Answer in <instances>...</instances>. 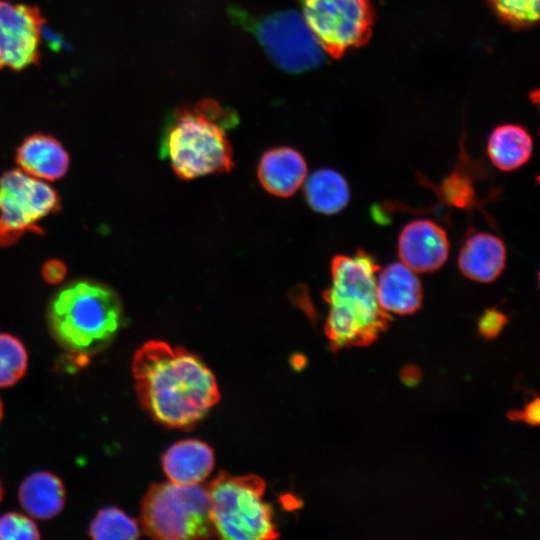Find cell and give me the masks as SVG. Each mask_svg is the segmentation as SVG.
I'll return each mask as SVG.
<instances>
[{"mask_svg": "<svg viewBox=\"0 0 540 540\" xmlns=\"http://www.w3.org/2000/svg\"><path fill=\"white\" fill-rule=\"evenodd\" d=\"M131 366L141 407L166 427H192L219 401L211 370L183 348L147 341L134 353Z\"/></svg>", "mask_w": 540, "mask_h": 540, "instance_id": "6da1fadb", "label": "cell"}, {"mask_svg": "<svg viewBox=\"0 0 540 540\" xmlns=\"http://www.w3.org/2000/svg\"><path fill=\"white\" fill-rule=\"evenodd\" d=\"M378 270L364 250L332 259V284L323 298L329 304L324 329L333 349L369 345L388 328L391 317L376 295Z\"/></svg>", "mask_w": 540, "mask_h": 540, "instance_id": "7a4b0ae2", "label": "cell"}, {"mask_svg": "<svg viewBox=\"0 0 540 540\" xmlns=\"http://www.w3.org/2000/svg\"><path fill=\"white\" fill-rule=\"evenodd\" d=\"M236 123L235 112L214 100L177 108L165 124L161 156L181 179L227 172L234 163L226 131Z\"/></svg>", "mask_w": 540, "mask_h": 540, "instance_id": "3957f363", "label": "cell"}, {"mask_svg": "<svg viewBox=\"0 0 540 540\" xmlns=\"http://www.w3.org/2000/svg\"><path fill=\"white\" fill-rule=\"evenodd\" d=\"M47 322L62 348L86 357L103 350L116 336L123 323L121 301L104 284L87 279L73 281L51 299Z\"/></svg>", "mask_w": 540, "mask_h": 540, "instance_id": "277c9868", "label": "cell"}, {"mask_svg": "<svg viewBox=\"0 0 540 540\" xmlns=\"http://www.w3.org/2000/svg\"><path fill=\"white\" fill-rule=\"evenodd\" d=\"M266 485L256 475L220 473L208 486L214 535L229 540H263L279 536Z\"/></svg>", "mask_w": 540, "mask_h": 540, "instance_id": "5b68a950", "label": "cell"}, {"mask_svg": "<svg viewBox=\"0 0 540 540\" xmlns=\"http://www.w3.org/2000/svg\"><path fill=\"white\" fill-rule=\"evenodd\" d=\"M142 530L151 538L203 539L214 536L207 486L152 484L140 504Z\"/></svg>", "mask_w": 540, "mask_h": 540, "instance_id": "8992f818", "label": "cell"}, {"mask_svg": "<svg viewBox=\"0 0 540 540\" xmlns=\"http://www.w3.org/2000/svg\"><path fill=\"white\" fill-rule=\"evenodd\" d=\"M228 14L234 23L258 40L269 58L282 70L299 74L323 63L322 48L296 11L254 16L237 6H230Z\"/></svg>", "mask_w": 540, "mask_h": 540, "instance_id": "52a82bcc", "label": "cell"}, {"mask_svg": "<svg viewBox=\"0 0 540 540\" xmlns=\"http://www.w3.org/2000/svg\"><path fill=\"white\" fill-rule=\"evenodd\" d=\"M295 1L322 50L335 59L371 38L375 21L371 0Z\"/></svg>", "mask_w": 540, "mask_h": 540, "instance_id": "ba28073f", "label": "cell"}, {"mask_svg": "<svg viewBox=\"0 0 540 540\" xmlns=\"http://www.w3.org/2000/svg\"><path fill=\"white\" fill-rule=\"evenodd\" d=\"M56 190L21 169L4 172L0 177V247L15 244L26 233L43 234L38 224L59 211Z\"/></svg>", "mask_w": 540, "mask_h": 540, "instance_id": "9c48e42d", "label": "cell"}, {"mask_svg": "<svg viewBox=\"0 0 540 540\" xmlns=\"http://www.w3.org/2000/svg\"><path fill=\"white\" fill-rule=\"evenodd\" d=\"M44 23L37 6L0 0V70L21 71L38 64Z\"/></svg>", "mask_w": 540, "mask_h": 540, "instance_id": "30bf717a", "label": "cell"}, {"mask_svg": "<svg viewBox=\"0 0 540 540\" xmlns=\"http://www.w3.org/2000/svg\"><path fill=\"white\" fill-rule=\"evenodd\" d=\"M448 253L446 231L431 220H413L399 234L398 255L402 263L416 273L439 269L446 262Z\"/></svg>", "mask_w": 540, "mask_h": 540, "instance_id": "8fae6325", "label": "cell"}, {"mask_svg": "<svg viewBox=\"0 0 540 540\" xmlns=\"http://www.w3.org/2000/svg\"><path fill=\"white\" fill-rule=\"evenodd\" d=\"M376 295L384 311L407 315L421 307L423 289L416 272L402 262H393L376 277Z\"/></svg>", "mask_w": 540, "mask_h": 540, "instance_id": "7c38bea8", "label": "cell"}, {"mask_svg": "<svg viewBox=\"0 0 540 540\" xmlns=\"http://www.w3.org/2000/svg\"><path fill=\"white\" fill-rule=\"evenodd\" d=\"M15 160L26 174L40 180L61 179L69 168V155L52 135L34 133L27 136L16 150Z\"/></svg>", "mask_w": 540, "mask_h": 540, "instance_id": "4fadbf2b", "label": "cell"}, {"mask_svg": "<svg viewBox=\"0 0 540 540\" xmlns=\"http://www.w3.org/2000/svg\"><path fill=\"white\" fill-rule=\"evenodd\" d=\"M506 255V247L500 238L480 232L464 242L459 252L458 266L467 278L479 283H490L502 273Z\"/></svg>", "mask_w": 540, "mask_h": 540, "instance_id": "5bb4252c", "label": "cell"}, {"mask_svg": "<svg viewBox=\"0 0 540 540\" xmlns=\"http://www.w3.org/2000/svg\"><path fill=\"white\" fill-rule=\"evenodd\" d=\"M307 165L303 156L289 147H279L265 152L258 166L261 185L279 197L293 195L303 184Z\"/></svg>", "mask_w": 540, "mask_h": 540, "instance_id": "9a60e30c", "label": "cell"}, {"mask_svg": "<svg viewBox=\"0 0 540 540\" xmlns=\"http://www.w3.org/2000/svg\"><path fill=\"white\" fill-rule=\"evenodd\" d=\"M162 466L171 482L200 484L213 469L214 452L202 441L182 440L168 448L163 455Z\"/></svg>", "mask_w": 540, "mask_h": 540, "instance_id": "2e32d148", "label": "cell"}, {"mask_svg": "<svg viewBox=\"0 0 540 540\" xmlns=\"http://www.w3.org/2000/svg\"><path fill=\"white\" fill-rule=\"evenodd\" d=\"M18 501L32 518L49 520L59 515L66 501L62 480L49 471H37L28 475L19 485Z\"/></svg>", "mask_w": 540, "mask_h": 540, "instance_id": "e0dca14e", "label": "cell"}, {"mask_svg": "<svg viewBox=\"0 0 540 540\" xmlns=\"http://www.w3.org/2000/svg\"><path fill=\"white\" fill-rule=\"evenodd\" d=\"M533 140L530 133L518 124H502L489 135L487 153L492 164L509 172L523 166L531 157Z\"/></svg>", "mask_w": 540, "mask_h": 540, "instance_id": "ac0fdd59", "label": "cell"}, {"mask_svg": "<svg viewBox=\"0 0 540 540\" xmlns=\"http://www.w3.org/2000/svg\"><path fill=\"white\" fill-rule=\"evenodd\" d=\"M304 191L310 207L328 215L343 210L350 199L346 179L332 169H319L312 173L306 180Z\"/></svg>", "mask_w": 540, "mask_h": 540, "instance_id": "d6986e66", "label": "cell"}, {"mask_svg": "<svg viewBox=\"0 0 540 540\" xmlns=\"http://www.w3.org/2000/svg\"><path fill=\"white\" fill-rule=\"evenodd\" d=\"M88 534L95 540L137 539L140 528L137 521L118 507L99 509L90 522Z\"/></svg>", "mask_w": 540, "mask_h": 540, "instance_id": "ffe728a7", "label": "cell"}, {"mask_svg": "<svg viewBox=\"0 0 540 540\" xmlns=\"http://www.w3.org/2000/svg\"><path fill=\"white\" fill-rule=\"evenodd\" d=\"M28 359L26 347L19 338L0 333V388L12 387L24 377Z\"/></svg>", "mask_w": 540, "mask_h": 540, "instance_id": "44dd1931", "label": "cell"}, {"mask_svg": "<svg viewBox=\"0 0 540 540\" xmlns=\"http://www.w3.org/2000/svg\"><path fill=\"white\" fill-rule=\"evenodd\" d=\"M497 17L515 29L529 28L539 19V0H487Z\"/></svg>", "mask_w": 540, "mask_h": 540, "instance_id": "7402d4cb", "label": "cell"}, {"mask_svg": "<svg viewBox=\"0 0 540 540\" xmlns=\"http://www.w3.org/2000/svg\"><path fill=\"white\" fill-rule=\"evenodd\" d=\"M444 201L451 206L470 209L476 204V194L471 180L461 172L451 173L441 186Z\"/></svg>", "mask_w": 540, "mask_h": 540, "instance_id": "603a6c76", "label": "cell"}, {"mask_svg": "<svg viewBox=\"0 0 540 540\" xmlns=\"http://www.w3.org/2000/svg\"><path fill=\"white\" fill-rule=\"evenodd\" d=\"M40 530L29 515L11 511L0 516V540H37Z\"/></svg>", "mask_w": 540, "mask_h": 540, "instance_id": "cb8c5ba5", "label": "cell"}, {"mask_svg": "<svg viewBox=\"0 0 540 540\" xmlns=\"http://www.w3.org/2000/svg\"><path fill=\"white\" fill-rule=\"evenodd\" d=\"M507 321L508 318L504 313L495 308L488 309L479 319L478 329L483 337L492 339L501 332Z\"/></svg>", "mask_w": 540, "mask_h": 540, "instance_id": "d4e9b609", "label": "cell"}, {"mask_svg": "<svg viewBox=\"0 0 540 540\" xmlns=\"http://www.w3.org/2000/svg\"><path fill=\"white\" fill-rule=\"evenodd\" d=\"M67 275L66 265L58 259H51L45 262L42 268V276L49 284H58Z\"/></svg>", "mask_w": 540, "mask_h": 540, "instance_id": "484cf974", "label": "cell"}, {"mask_svg": "<svg viewBox=\"0 0 540 540\" xmlns=\"http://www.w3.org/2000/svg\"><path fill=\"white\" fill-rule=\"evenodd\" d=\"M511 420H522L530 425H537L540 420V401L535 398L522 411H511L509 413Z\"/></svg>", "mask_w": 540, "mask_h": 540, "instance_id": "4316f807", "label": "cell"}, {"mask_svg": "<svg viewBox=\"0 0 540 540\" xmlns=\"http://www.w3.org/2000/svg\"><path fill=\"white\" fill-rule=\"evenodd\" d=\"M401 377H402V380L407 385L412 386V385H415L418 382V380L420 378V373H419V370L417 368H415L414 366H407L402 371Z\"/></svg>", "mask_w": 540, "mask_h": 540, "instance_id": "83f0119b", "label": "cell"}, {"mask_svg": "<svg viewBox=\"0 0 540 540\" xmlns=\"http://www.w3.org/2000/svg\"><path fill=\"white\" fill-rule=\"evenodd\" d=\"M3 414H4L3 402H2V400L0 398V423H1L2 419H3Z\"/></svg>", "mask_w": 540, "mask_h": 540, "instance_id": "f1b7e54d", "label": "cell"}, {"mask_svg": "<svg viewBox=\"0 0 540 540\" xmlns=\"http://www.w3.org/2000/svg\"><path fill=\"white\" fill-rule=\"evenodd\" d=\"M3 496H4V489H3V486H2V482L0 480V503L3 499Z\"/></svg>", "mask_w": 540, "mask_h": 540, "instance_id": "f546056e", "label": "cell"}]
</instances>
